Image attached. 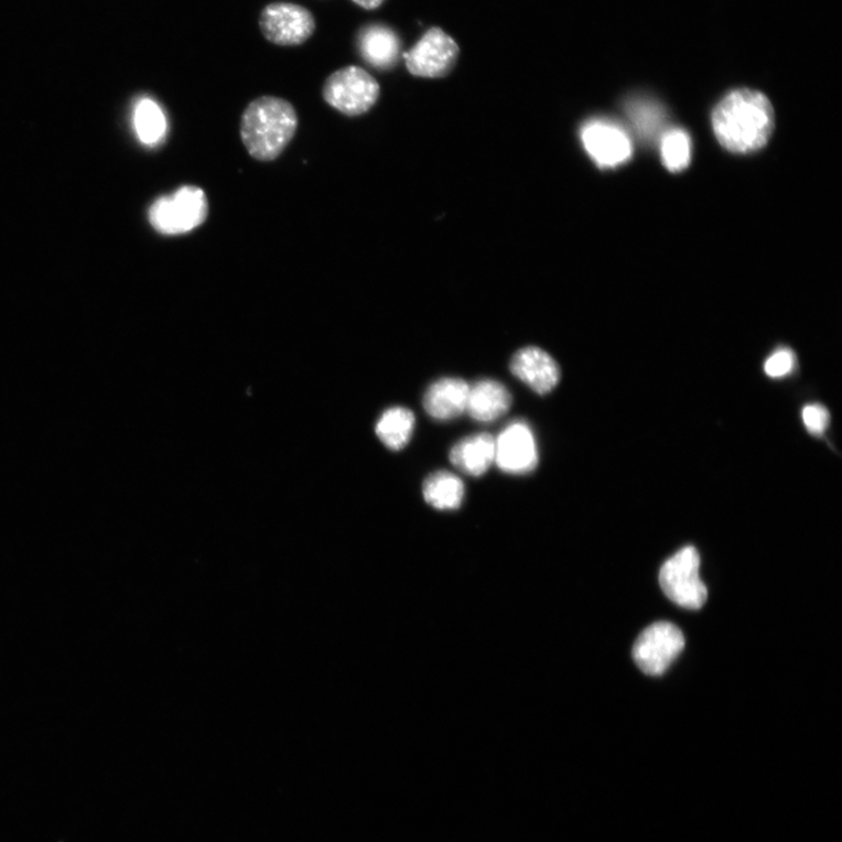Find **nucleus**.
I'll return each instance as SVG.
<instances>
[{
	"label": "nucleus",
	"instance_id": "412c9836",
	"mask_svg": "<svg viewBox=\"0 0 842 842\" xmlns=\"http://www.w3.org/2000/svg\"><path fill=\"white\" fill-rule=\"evenodd\" d=\"M801 415L803 425L813 435L824 433L831 420L829 410L820 404L807 406L802 409Z\"/></svg>",
	"mask_w": 842,
	"mask_h": 842
},
{
	"label": "nucleus",
	"instance_id": "dca6fc26",
	"mask_svg": "<svg viewBox=\"0 0 842 842\" xmlns=\"http://www.w3.org/2000/svg\"><path fill=\"white\" fill-rule=\"evenodd\" d=\"M425 501L439 510H455L461 508L465 486L462 478L447 471L430 474L423 485Z\"/></svg>",
	"mask_w": 842,
	"mask_h": 842
},
{
	"label": "nucleus",
	"instance_id": "4be33fe9",
	"mask_svg": "<svg viewBox=\"0 0 842 842\" xmlns=\"http://www.w3.org/2000/svg\"><path fill=\"white\" fill-rule=\"evenodd\" d=\"M353 2L363 9L375 10L385 3V0H353Z\"/></svg>",
	"mask_w": 842,
	"mask_h": 842
},
{
	"label": "nucleus",
	"instance_id": "6ab92c4d",
	"mask_svg": "<svg viewBox=\"0 0 842 842\" xmlns=\"http://www.w3.org/2000/svg\"><path fill=\"white\" fill-rule=\"evenodd\" d=\"M661 158L665 166L672 172L684 170L692 160V141L682 129L665 133L661 141Z\"/></svg>",
	"mask_w": 842,
	"mask_h": 842
},
{
	"label": "nucleus",
	"instance_id": "7ed1b4c3",
	"mask_svg": "<svg viewBox=\"0 0 842 842\" xmlns=\"http://www.w3.org/2000/svg\"><path fill=\"white\" fill-rule=\"evenodd\" d=\"M208 216V201L204 191L185 185L176 193L159 198L149 209V220L164 236H180L194 231Z\"/></svg>",
	"mask_w": 842,
	"mask_h": 842
},
{
	"label": "nucleus",
	"instance_id": "1a4fd4ad",
	"mask_svg": "<svg viewBox=\"0 0 842 842\" xmlns=\"http://www.w3.org/2000/svg\"><path fill=\"white\" fill-rule=\"evenodd\" d=\"M494 462L503 472L516 475L528 474L538 467V447L525 421H516L497 436Z\"/></svg>",
	"mask_w": 842,
	"mask_h": 842
},
{
	"label": "nucleus",
	"instance_id": "a211bd4d",
	"mask_svg": "<svg viewBox=\"0 0 842 842\" xmlns=\"http://www.w3.org/2000/svg\"><path fill=\"white\" fill-rule=\"evenodd\" d=\"M133 127L143 144L158 145L168 131L165 114L161 106L150 98L140 99L133 108Z\"/></svg>",
	"mask_w": 842,
	"mask_h": 842
},
{
	"label": "nucleus",
	"instance_id": "9b49d317",
	"mask_svg": "<svg viewBox=\"0 0 842 842\" xmlns=\"http://www.w3.org/2000/svg\"><path fill=\"white\" fill-rule=\"evenodd\" d=\"M509 367L515 377L539 395L552 391L561 379L557 360L538 347H527L516 353Z\"/></svg>",
	"mask_w": 842,
	"mask_h": 842
},
{
	"label": "nucleus",
	"instance_id": "20e7f679",
	"mask_svg": "<svg viewBox=\"0 0 842 842\" xmlns=\"http://www.w3.org/2000/svg\"><path fill=\"white\" fill-rule=\"evenodd\" d=\"M379 93L374 76L357 66L334 72L322 89L324 101L347 117H358L369 111L376 105Z\"/></svg>",
	"mask_w": 842,
	"mask_h": 842
},
{
	"label": "nucleus",
	"instance_id": "0eeeda50",
	"mask_svg": "<svg viewBox=\"0 0 842 842\" xmlns=\"http://www.w3.org/2000/svg\"><path fill=\"white\" fill-rule=\"evenodd\" d=\"M259 24L266 40L278 46L302 45L316 29L313 13L293 3L267 6L260 14Z\"/></svg>",
	"mask_w": 842,
	"mask_h": 842
},
{
	"label": "nucleus",
	"instance_id": "2eb2a0df",
	"mask_svg": "<svg viewBox=\"0 0 842 842\" xmlns=\"http://www.w3.org/2000/svg\"><path fill=\"white\" fill-rule=\"evenodd\" d=\"M359 51L365 61L377 68L392 67L399 57L400 42L389 28L371 25L363 30L358 37Z\"/></svg>",
	"mask_w": 842,
	"mask_h": 842
},
{
	"label": "nucleus",
	"instance_id": "39448f33",
	"mask_svg": "<svg viewBox=\"0 0 842 842\" xmlns=\"http://www.w3.org/2000/svg\"><path fill=\"white\" fill-rule=\"evenodd\" d=\"M700 554L688 546L661 566L659 581L665 595L679 606L699 609L708 598V590L699 576Z\"/></svg>",
	"mask_w": 842,
	"mask_h": 842
},
{
	"label": "nucleus",
	"instance_id": "aec40b11",
	"mask_svg": "<svg viewBox=\"0 0 842 842\" xmlns=\"http://www.w3.org/2000/svg\"><path fill=\"white\" fill-rule=\"evenodd\" d=\"M797 358L790 348H779L764 363V371L771 378H782L794 373Z\"/></svg>",
	"mask_w": 842,
	"mask_h": 842
},
{
	"label": "nucleus",
	"instance_id": "ddd939ff",
	"mask_svg": "<svg viewBox=\"0 0 842 842\" xmlns=\"http://www.w3.org/2000/svg\"><path fill=\"white\" fill-rule=\"evenodd\" d=\"M495 461V439L489 433H478L461 440L450 453L451 464L464 474L484 475Z\"/></svg>",
	"mask_w": 842,
	"mask_h": 842
},
{
	"label": "nucleus",
	"instance_id": "4468645a",
	"mask_svg": "<svg viewBox=\"0 0 842 842\" xmlns=\"http://www.w3.org/2000/svg\"><path fill=\"white\" fill-rule=\"evenodd\" d=\"M512 398L500 381L483 379L469 387L466 412L477 421H493L505 415L510 409Z\"/></svg>",
	"mask_w": 842,
	"mask_h": 842
},
{
	"label": "nucleus",
	"instance_id": "f8f14e48",
	"mask_svg": "<svg viewBox=\"0 0 842 842\" xmlns=\"http://www.w3.org/2000/svg\"><path fill=\"white\" fill-rule=\"evenodd\" d=\"M469 386L461 378H442L427 390L423 406L429 415L436 420H451L467 410Z\"/></svg>",
	"mask_w": 842,
	"mask_h": 842
},
{
	"label": "nucleus",
	"instance_id": "9d476101",
	"mask_svg": "<svg viewBox=\"0 0 842 842\" xmlns=\"http://www.w3.org/2000/svg\"><path fill=\"white\" fill-rule=\"evenodd\" d=\"M582 141L592 160L603 168L618 166L632 155L628 133L617 123L607 120L585 125Z\"/></svg>",
	"mask_w": 842,
	"mask_h": 842
},
{
	"label": "nucleus",
	"instance_id": "6e6552de",
	"mask_svg": "<svg viewBox=\"0 0 842 842\" xmlns=\"http://www.w3.org/2000/svg\"><path fill=\"white\" fill-rule=\"evenodd\" d=\"M458 46L442 29L433 28L404 54L411 74L421 78H442L456 63Z\"/></svg>",
	"mask_w": 842,
	"mask_h": 842
},
{
	"label": "nucleus",
	"instance_id": "423d86ee",
	"mask_svg": "<svg viewBox=\"0 0 842 842\" xmlns=\"http://www.w3.org/2000/svg\"><path fill=\"white\" fill-rule=\"evenodd\" d=\"M684 648V637L679 627L659 622L641 632L634 647V659L647 676L665 674Z\"/></svg>",
	"mask_w": 842,
	"mask_h": 842
},
{
	"label": "nucleus",
	"instance_id": "f3484780",
	"mask_svg": "<svg viewBox=\"0 0 842 842\" xmlns=\"http://www.w3.org/2000/svg\"><path fill=\"white\" fill-rule=\"evenodd\" d=\"M414 424L415 418L411 410L392 408L379 418L376 434L389 450H403L410 442Z\"/></svg>",
	"mask_w": 842,
	"mask_h": 842
},
{
	"label": "nucleus",
	"instance_id": "f03ea898",
	"mask_svg": "<svg viewBox=\"0 0 842 842\" xmlns=\"http://www.w3.org/2000/svg\"><path fill=\"white\" fill-rule=\"evenodd\" d=\"M299 127L294 106L281 98L261 97L245 109L240 137L255 160L272 162L290 145Z\"/></svg>",
	"mask_w": 842,
	"mask_h": 842
},
{
	"label": "nucleus",
	"instance_id": "f257e3e1",
	"mask_svg": "<svg viewBox=\"0 0 842 842\" xmlns=\"http://www.w3.org/2000/svg\"><path fill=\"white\" fill-rule=\"evenodd\" d=\"M713 128L723 148L736 154H749L770 140L775 111L763 93L737 89L726 95L714 109Z\"/></svg>",
	"mask_w": 842,
	"mask_h": 842
}]
</instances>
